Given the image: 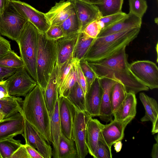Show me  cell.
<instances>
[{
	"instance_id": "obj_29",
	"label": "cell",
	"mask_w": 158,
	"mask_h": 158,
	"mask_svg": "<svg viewBox=\"0 0 158 158\" xmlns=\"http://www.w3.org/2000/svg\"><path fill=\"white\" fill-rule=\"evenodd\" d=\"M94 39L89 37L83 32H79L72 58L77 62H79L83 58Z\"/></svg>"
},
{
	"instance_id": "obj_1",
	"label": "cell",
	"mask_w": 158,
	"mask_h": 158,
	"mask_svg": "<svg viewBox=\"0 0 158 158\" xmlns=\"http://www.w3.org/2000/svg\"><path fill=\"white\" fill-rule=\"evenodd\" d=\"M126 47L110 57L97 62L87 61L98 78L113 79L122 84L127 93L136 94L139 92L148 91L149 88L132 73L128 62Z\"/></svg>"
},
{
	"instance_id": "obj_13",
	"label": "cell",
	"mask_w": 158,
	"mask_h": 158,
	"mask_svg": "<svg viewBox=\"0 0 158 158\" xmlns=\"http://www.w3.org/2000/svg\"><path fill=\"white\" fill-rule=\"evenodd\" d=\"M73 5L79 22L81 32L90 23L102 17L97 5L79 0H68Z\"/></svg>"
},
{
	"instance_id": "obj_18",
	"label": "cell",
	"mask_w": 158,
	"mask_h": 158,
	"mask_svg": "<svg viewBox=\"0 0 158 158\" xmlns=\"http://www.w3.org/2000/svg\"><path fill=\"white\" fill-rule=\"evenodd\" d=\"M98 78L103 92L99 117L107 123L112 120L113 116L110 102V92L113 86L118 81L106 77Z\"/></svg>"
},
{
	"instance_id": "obj_17",
	"label": "cell",
	"mask_w": 158,
	"mask_h": 158,
	"mask_svg": "<svg viewBox=\"0 0 158 158\" xmlns=\"http://www.w3.org/2000/svg\"><path fill=\"white\" fill-rule=\"evenodd\" d=\"M79 33L66 35L55 40L57 66L61 65L72 57Z\"/></svg>"
},
{
	"instance_id": "obj_36",
	"label": "cell",
	"mask_w": 158,
	"mask_h": 158,
	"mask_svg": "<svg viewBox=\"0 0 158 158\" xmlns=\"http://www.w3.org/2000/svg\"><path fill=\"white\" fill-rule=\"evenodd\" d=\"M76 62L72 57L60 66H57L56 63V80L58 89Z\"/></svg>"
},
{
	"instance_id": "obj_44",
	"label": "cell",
	"mask_w": 158,
	"mask_h": 158,
	"mask_svg": "<svg viewBox=\"0 0 158 158\" xmlns=\"http://www.w3.org/2000/svg\"><path fill=\"white\" fill-rule=\"evenodd\" d=\"M11 50L10 42L0 35V58Z\"/></svg>"
},
{
	"instance_id": "obj_22",
	"label": "cell",
	"mask_w": 158,
	"mask_h": 158,
	"mask_svg": "<svg viewBox=\"0 0 158 158\" xmlns=\"http://www.w3.org/2000/svg\"><path fill=\"white\" fill-rule=\"evenodd\" d=\"M103 126L98 119H93L92 117L87 121L85 143L88 153L93 157L97 147L100 133Z\"/></svg>"
},
{
	"instance_id": "obj_39",
	"label": "cell",
	"mask_w": 158,
	"mask_h": 158,
	"mask_svg": "<svg viewBox=\"0 0 158 158\" xmlns=\"http://www.w3.org/2000/svg\"><path fill=\"white\" fill-rule=\"evenodd\" d=\"M94 158H111V148L104 142L99 139L95 152Z\"/></svg>"
},
{
	"instance_id": "obj_55",
	"label": "cell",
	"mask_w": 158,
	"mask_h": 158,
	"mask_svg": "<svg viewBox=\"0 0 158 158\" xmlns=\"http://www.w3.org/2000/svg\"><path fill=\"white\" fill-rule=\"evenodd\" d=\"M0 35L2 36V35H1V34L0 30Z\"/></svg>"
},
{
	"instance_id": "obj_21",
	"label": "cell",
	"mask_w": 158,
	"mask_h": 158,
	"mask_svg": "<svg viewBox=\"0 0 158 158\" xmlns=\"http://www.w3.org/2000/svg\"><path fill=\"white\" fill-rule=\"evenodd\" d=\"M139 99L145 111V114L141 118L142 122L151 121L152 124V134L158 132V107L156 100L148 96L145 93L139 94Z\"/></svg>"
},
{
	"instance_id": "obj_48",
	"label": "cell",
	"mask_w": 158,
	"mask_h": 158,
	"mask_svg": "<svg viewBox=\"0 0 158 158\" xmlns=\"http://www.w3.org/2000/svg\"><path fill=\"white\" fill-rule=\"evenodd\" d=\"M10 96L7 90L6 80L0 81V99Z\"/></svg>"
},
{
	"instance_id": "obj_8",
	"label": "cell",
	"mask_w": 158,
	"mask_h": 158,
	"mask_svg": "<svg viewBox=\"0 0 158 158\" xmlns=\"http://www.w3.org/2000/svg\"><path fill=\"white\" fill-rule=\"evenodd\" d=\"M130 69L134 75L149 89L158 88V68L154 62L148 60H137L132 63Z\"/></svg>"
},
{
	"instance_id": "obj_46",
	"label": "cell",
	"mask_w": 158,
	"mask_h": 158,
	"mask_svg": "<svg viewBox=\"0 0 158 158\" xmlns=\"http://www.w3.org/2000/svg\"><path fill=\"white\" fill-rule=\"evenodd\" d=\"M17 70L15 69L9 68L0 66V81L10 76Z\"/></svg>"
},
{
	"instance_id": "obj_15",
	"label": "cell",
	"mask_w": 158,
	"mask_h": 158,
	"mask_svg": "<svg viewBox=\"0 0 158 158\" xmlns=\"http://www.w3.org/2000/svg\"><path fill=\"white\" fill-rule=\"evenodd\" d=\"M59 115L62 133L66 138L71 139L75 109L66 98L62 97L59 98Z\"/></svg>"
},
{
	"instance_id": "obj_28",
	"label": "cell",
	"mask_w": 158,
	"mask_h": 158,
	"mask_svg": "<svg viewBox=\"0 0 158 158\" xmlns=\"http://www.w3.org/2000/svg\"><path fill=\"white\" fill-rule=\"evenodd\" d=\"M66 98L74 107L76 110L86 112L85 95L77 81L73 87Z\"/></svg>"
},
{
	"instance_id": "obj_27",
	"label": "cell",
	"mask_w": 158,
	"mask_h": 158,
	"mask_svg": "<svg viewBox=\"0 0 158 158\" xmlns=\"http://www.w3.org/2000/svg\"><path fill=\"white\" fill-rule=\"evenodd\" d=\"M57 158H78L75 142L66 138L62 133L59 140Z\"/></svg>"
},
{
	"instance_id": "obj_41",
	"label": "cell",
	"mask_w": 158,
	"mask_h": 158,
	"mask_svg": "<svg viewBox=\"0 0 158 158\" xmlns=\"http://www.w3.org/2000/svg\"><path fill=\"white\" fill-rule=\"evenodd\" d=\"M101 30L98 20H96L87 25L81 32H84L90 37L95 39Z\"/></svg>"
},
{
	"instance_id": "obj_12",
	"label": "cell",
	"mask_w": 158,
	"mask_h": 158,
	"mask_svg": "<svg viewBox=\"0 0 158 158\" xmlns=\"http://www.w3.org/2000/svg\"><path fill=\"white\" fill-rule=\"evenodd\" d=\"M133 118L130 117L123 120L114 119L109 124L104 125L100 133L99 139L111 148L115 142L123 139L126 126Z\"/></svg>"
},
{
	"instance_id": "obj_14",
	"label": "cell",
	"mask_w": 158,
	"mask_h": 158,
	"mask_svg": "<svg viewBox=\"0 0 158 158\" xmlns=\"http://www.w3.org/2000/svg\"><path fill=\"white\" fill-rule=\"evenodd\" d=\"M25 118L17 113L0 121V141L13 138L23 132Z\"/></svg>"
},
{
	"instance_id": "obj_20",
	"label": "cell",
	"mask_w": 158,
	"mask_h": 158,
	"mask_svg": "<svg viewBox=\"0 0 158 158\" xmlns=\"http://www.w3.org/2000/svg\"><path fill=\"white\" fill-rule=\"evenodd\" d=\"M75 11L73 4L68 0L56 3L47 13L46 17L50 26L60 25Z\"/></svg>"
},
{
	"instance_id": "obj_4",
	"label": "cell",
	"mask_w": 158,
	"mask_h": 158,
	"mask_svg": "<svg viewBox=\"0 0 158 158\" xmlns=\"http://www.w3.org/2000/svg\"><path fill=\"white\" fill-rule=\"evenodd\" d=\"M40 33L35 26L28 21L16 41L25 68L36 81V59Z\"/></svg>"
},
{
	"instance_id": "obj_50",
	"label": "cell",
	"mask_w": 158,
	"mask_h": 158,
	"mask_svg": "<svg viewBox=\"0 0 158 158\" xmlns=\"http://www.w3.org/2000/svg\"><path fill=\"white\" fill-rule=\"evenodd\" d=\"M153 146L151 156L153 158H158V141Z\"/></svg>"
},
{
	"instance_id": "obj_45",
	"label": "cell",
	"mask_w": 158,
	"mask_h": 158,
	"mask_svg": "<svg viewBox=\"0 0 158 158\" xmlns=\"http://www.w3.org/2000/svg\"><path fill=\"white\" fill-rule=\"evenodd\" d=\"M10 158H30L25 144H21L13 153Z\"/></svg>"
},
{
	"instance_id": "obj_30",
	"label": "cell",
	"mask_w": 158,
	"mask_h": 158,
	"mask_svg": "<svg viewBox=\"0 0 158 158\" xmlns=\"http://www.w3.org/2000/svg\"><path fill=\"white\" fill-rule=\"evenodd\" d=\"M127 92L124 85L117 82L113 86L110 93V102L113 113L118 108L127 95Z\"/></svg>"
},
{
	"instance_id": "obj_33",
	"label": "cell",
	"mask_w": 158,
	"mask_h": 158,
	"mask_svg": "<svg viewBox=\"0 0 158 158\" xmlns=\"http://www.w3.org/2000/svg\"><path fill=\"white\" fill-rule=\"evenodd\" d=\"M123 0H104L103 4L97 6L102 17L122 12Z\"/></svg>"
},
{
	"instance_id": "obj_34",
	"label": "cell",
	"mask_w": 158,
	"mask_h": 158,
	"mask_svg": "<svg viewBox=\"0 0 158 158\" xmlns=\"http://www.w3.org/2000/svg\"><path fill=\"white\" fill-rule=\"evenodd\" d=\"M0 66L16 69L24 67L20 56L12 50L6 55L0 58Z\"/></svg>"
},
{
	"instance_id": "obj_11",
	"label": "cell",
	"mask_w": 158,
	"mask_h": 158,
	"mask_svg": "<svg viewBox=\"0 0 158 158\" xmlns=\"http://www.w3.org/2000/svg\"><path fill=\"white\" fill-rule=\"evenodd\" d=\"M10 2L17 10L34 25L40 32L45 33L50 27V24L45 13L19 0H10Z\"/></svg>"
},
{
	"instance_id": "obj_25",
	"label": "cell",
	"mask_w": 158,
	"mask_h": 158,
	"mask_svg": "<svg viewBox=\"0 0 158 158\" xmlns=\"http://www.w3.org/2000/svg\"><path fill=\"white\" fill-rule=\"evenodd\" d=\"M136 105L135 94L127 93L124 101L113 113L114 119L123 120L130 117L134 118L136 113Z\"/></svg>"
},
{
	"instance_id": "obj_49",
	"label": "cell",
	"mask_w": 158,
	"mask_h": 158,
	"mask_svg": "<svg viewBox=\"0 0 158 158\" xmlns=\"http://www.w3.org/2000/svg\"><path fill=\"white\" fill-rule=\"evenodd\" d=\"M10 0H0V15L2 14L10 3Z\"/></svg>"
},
{
	"instance_id": "obj_10",
	"label": "cell",
	"mask_w": 158,
	"mask_h": 158,
	"mask_svg": "<svg viewBox=\"0 0 158 158\" xmlns=\"http://www.w3.org/2000/svg\"><path fill=\"white\" fill-rule=\"evenodd\" d=\"M25 140V144L35 149L44 158H51L52 156V147L40 132L25 119L23 132L22 134Z\"/></svg>"
},
{
	"instance_id": "obj_54",
	"label": "cell",
	"mask_w": 158,
	"mask_h": 158,
	"mask_svg": "<svg viewBox=\"0 0 158 158\" xmlns=\"http://www.w3.org/2000/svg\"><path fill=\"white\" fill-rule=\"evenodd\" d=\"M155 22L157 24H158V18H156L155 19Z\"/></svg>"
},
{
	"instance_id": "obj_16",
	"label": "cell",
	"mask_w": 158,
	"mask_h": 158,
	"mask_svg": "<svg viewBox=\"0 0 158 158\" xmlns=\"http://www.w3.org/2000/svg\"><path fill=\"white\" fill-rule=\"evenodd\" d=\"M103 92L99 79L97 77L85 94L86 111L92 117L99 115Z\"/></svg>"
},
{
	"instance_id": "obj_3",
	"label": "cell",
	"mask_w": 158,
	"mask_h": 158,
	"mask_svg": "<svg viewBox=\"0 0 158 158\" xmlns=\"http://www.w3.org/2000/svg\"><path fill=\"white\" fill-rule=\"evenodd\" d=\"M139 28H132L106 36L97 37L92 43L84 59L87 61L98 62L118 52L138 36Z\"/></svg>"
},
{
	"instance_id": "obj_19",
	"label": "cell",
	"mask_w": 158,
	"mask_h": 158,
	"mask_svg": "<svg viewBox=\"0 0 158 158\" xmlns=\"http://www.w3.org/2000/svg\"><path fill=\"white\" fill-rule=\"evenodd\" d=\"M141 24V19L129 12L120 19L102 29L97 37L106 36L129 29L140 28Z\"/></svg>"
},
{
	"instance_id": "obj_51",
	"label": "cell",
	"mask_w": 158,
	"mask_h": 158,
	"mask_svg": "<svg viewBox=\"0 0 158 158\" xmlns=\"http://www.w3.org/2000/svg\"><path fill=\"white\" fill-rule=\"evenodd\" d=\"M81 1L98 6L103 4L104 0H79Z\"/></svg>"
},
{
	"instance_id": "obj_7",
	"label": "cell",
	"mask_w": 158,
	"mask_h": 158,
	"mask_svg": "<svg viewBox=\"0 0 158 158\" xmlns=\"http://www.w3.org/2000/svg\"><path fill=\"white\" fill-rule=\"evenodd\" d=\"M6 80L8 94L11 96L25 97L37 84L25 67L17 69Z\"/></svg>"
},
{
	"instance_id": "obj_47",
	"label": "cell",
	"mask_w": 158,
	"mask_h": 158,
	"mask_svg": "<svg viewBox=\"0 0 158 158\" xmlns=\"http://www.w3.org/2000/svg\"><path fill=\"white\" fill-rule=\"evenodd\" d=\"M27 152L30 158H44L43 156L36 150L30 146L25 144Z\"/></svg>"
},
{
	"instance_id": "obj_42",
	"label": "cell",
	"mask_w": 158,
	"mask_h": 158,
	"mask_svg": "<svg viewBox=\"0 0 158 158\" xmlns=\"http://www.w3.org/2000/svg\"><path fill=\"white\" fill-rule=\"evenodd\" d=\"M45 34L47 38L55 40L66 36L61 27L58 25L50 26Z\"/></svg>"
},
{
	"instance_id": "obj_37",
	"label": "cell",
	"mask_w": 158,
	"mask_h": 158,
	"mask_svg": "<svg viewBox=\"0 0 158 158\" xmlns=\"http://www.w3.org/2000/svg\"><path fill=\"white\" fill-rule=\"evenodd\" d=\"M130 12L142 19L148 6L145 0H129Z\"/></svg>"
},
{
	"instance_id": "obj_2",
	"label": "cell",
	"mask_w": 158,
	"mask_h": 158,
	"mask_svg": "<svg viewBox=\"0 0 158 158\" xmlns=\"http://www.w3.org/2000/svg\"><path fill=\"white\" fill-rule=\"evenodd\" d=\"M23 114L25 120L41 134L47 143L52 144L50 117L44 98V91L37 84L23 100Z\"/></svg>"
},
{
	"instance_id": "obj_38",
	"label": "cell",
	"mask_w": 158,
	"mask_h": 158,
	"mask_svg": "<svg viewBox=\"0 0 158 158\" xmlns=\"http://www.w3.org/2000/svg\"><path fill=\"white\" fill-rule=\"evenodd\" d=\"M79 64L86 81L87 89L97 77L86 61L84 58L80 60Z\"/></svg>"
},
{
	"instance_id": "obj_9",
	"label": "cell",
	"mask_w": 158,
	"mask_h": 158,
	"mask_svg": "<svg viewBox=\"0 0 158 158\" xmlns=\"http://www.w3.org/2000/svg\"><path fill=\"white\" fill-rule=\"evenodd\" d=\"M90 117L86 112L76 110L72 138L75 144L78 158H84L89 153L85 143V134L86 123Z\"/></svg>"
},
{
	"instance_id": "obj_31",
	"label": "cell",
	"mask_w": 158,
	"mask_h": 158,
	"mask_svg": "<svg viewBox=\"0 0 158 158\" xmlns=\"http://www.w3.org/2000/svg\"><path fill=\"white\" fill-rule=\"evenodd\" d=\"M75 62L69 73L58 89V98L62 97L66 98L75 83L77 81Z\"/></svg>"
},
{
	"instance_id": "obj_40",
	"label": "cell",
	"mask_w": 158,
	"mask_h": 158,
	"mask_svg": "<svg viewBox=\"0 0 158 158\" xmlns=\"http://www.w3.org/2000/svg\"><path fill=\"white\" fill-rule=\"evenodd\" d=\"M127 14L122 11L116 14L102 17L97 20L102 30L124 17Z\"/></svg>"
},
{
	"instance_id": "obj_53",
	"label": "cell",
	"mask_w": 158,
	"mask_h": 158,
	"mask_svg": "<svg viewBox=\"0 0 158 158\" xmlns=\"http://www.w3.org/2000/svg\"><path fill=\"white\" fill-rule=\"evenodd\" d=\"M3 114L0 112V121L4 118Z\"/></svg>"
},
{
	"instance_id": "obj_5",
	"label": "cell",
	"mask_w": 158,
	"mask_h": 158,
	"mask_svg": "<svg viewBox=\"0 0 158 158\" xmlns=\"http://www.w3.org/2000/svg\"><path fill=\"white\" fill-rule=\"evenodd\" d=\"M55 40L40 32L36 59V82L44 91L56 63Z\"/></svg>"
},
{
	"instance_id": "obj_52",
	"label": "cell",
	"mask_w": 158,
	"mask_h": 158,
	"mask_svg": "<svg viewBox=\"0 0 158 158\" xmlns=\"http://www.w3.org/2000/svg\"><path fill=\"white\" fill-rule=\"evenodd\" d=\"M115 150L117 152H119L122 148V143L121 141H118L115 142L114 144Z\"/></svg>"
},
{
	"instance_id": "obj_23",
	"label": "cell",
	"mask_w": 158,
	"mask_h": 158,
	"mask_svg": "<svg viewBox=\"0 0 158 158\" xmlns=\"http://www.w3.org/2000/svg\"><path fill=\"white\" fill-rule=\"evenodd\" d=\"M56 68V64L44 90V101L50 117L53 113L56 100L58 98Z\"/></svg>"
},
{
	"instance_id": "obj_6",
	"label": "cell",
	"mask_w": 158,
	"mask_h": 158,
	"mask_svg": "<svg viewBox=\"0 0 158 158\" xmlns=\"http://www.w3.org/2000/svg\"><path fill=\"white\" fill-rule=\"evenodd\" d=\"M27 21L10 1L3 13L0 15V30L2 35L16 42Z\"/></svg>"
},
{
	"instance_id": "obj_32",
	"label": "cell",
	"mask_w": 158,
	"mask_h": 158,
	"mask_svg": "<svg viewBox=\"0 0 158 158\" xmlns=\"http://www.w3.org/2000/svg\"><path fill=\"white\" fill-rule=\"evenodd\" d=\"M21 141L13 138L0 141V158H10L21 145Z\"/></svg>"
},
{
	"instance_id": "obj_35",
	"label": "cell",
	"mask_w": 158,
	"mask_h": 158,
	"mask_svg": "<svg viewBox=\"0 0 158 158\" xmlns=\"http://www.w3.org/2000/svg\"><path fill=\"white\" fill-rule=\"evenodd\" d=\"M65 35L80 32V27L75 11L60 25Z\"/></svg>"
},
{
	"instance_id": "obj_26",
	"label": "cell",
	"mask_w": 158,
	"mask_h": 158,
	"mask_svg": "<svg viewBox=\"0 0 158 158\" xmlns=\"http://www.w3.org/2000/svg\"><path fill=\"white\" fill-rule=\"evenodd\" d=\"M23 102L21 98L11 96L0 99V112L3 114L4 118L18 112L23 114Z\"/></svg>"
},
{
	"instance_id": "obj_43",
	"label": "cell",
	"mask_w": 158,
	"mask_h": 158,
	"mask_svg": "<svg viewBox=\"0 0 158 158\" xmlns=\"http://www.w3.org/2000/svg\"><path fill=\"white\" fill-rule=\"evenodd\" d=\"M77 81L82 88L85 94L87 89V82L82 71L79 64V62L76 63Z\"/></svg>"
},
{
	"instance_id": "obj_24",
	"label": "cell",
	"mask_w": 158,
	"mask_h": 158,
	"mask_svg": "<svg viewBox=\"0 0 158 158\" xmlns=\"http://www.w3.org/2000/svg\"><path fill=\"white\" fill-rule=\"evenodd\" d=\"M59 98L56 100L54 110L50 117V132L52 144L53 146L52 156L57 158L59 140L62 133L59 111Z\"/></svg>"
}]
</instances>
